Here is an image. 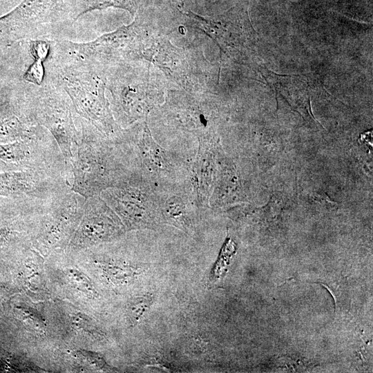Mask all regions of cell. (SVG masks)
I'll use <instances>...</instances> for the list:
<instances>
[{"instance_id": "6da1fadb", "label": "cell", "mask_w": 373, "mask_h": 373, "mask_svg": "<svg viewBox=\"0 0 373 373\" xmlns=\"http://www.w3.org/2000/svg\"><path fill=\"white\" fill-rule=\"evenodd\" d=\"M79 140L72 165L70 189L87 198L99 195L133 171L119 136L109 137L79 119Z\"/></svg>"}, {"instance_id": "7a4b0ae2", "label": "cell", "mask_w": 373, "mask_h": 373, "mask_svg": "<svg viewBox=\"0 0 373 373\" xmlns=\"http://www.w3.org/2000/svg\"><path fill=\"white\" fill-rule=\"evenodd\" d=\"M104 68L86 61L50 59L45 77L66 92L81 118L104 135L115 138L122 128L105 95Z\"/></svg>"}, {"instance_id": "3957f363", "label": "cell", "mask_w": 373, "mask_h": 373, "mask_svg": "<svg viewBox=\"0 0 373 373\" xmlns=\"http://www.w3.org/2000/svg\"><path fill=\"white\" fill-rule=\"evenodd\" d=\"M21 90L30 115L52 135L71 173L79 130L75 124V111L68 96L60 86L46 77L39 86L23 81L21 83Z\"/></svg>"}, {"instance_id": "277c9868", "label": "cell", "mask_w": 373, "mask_h": 373, "mask_svg": "<svg viewBox=\"0 0 373 373\" xmlns=\"http://www.w3.org/2000/svg\"><path fill=\"white\" fill-rule=\"evenodd\" d=\"M121 138L128 150L133 170L152 183L160 192L185 186L189 167L154 140L146 119L123 129Z\"/></svg>"}, {"instance_id": "5b68a950", "label": "cell", "mask_w": 373, "mask_h": 373, "mask_svg": "<svg viewBox=\"0 0 373 373\" xmlns=\"http://www.w3.org/2000/svg\"><path fill=\"white\" fill-rule=\"evenodd\" d=\"M73 23L72 0H21L0 16V45L21 40L57 39L62 23Z\"/></svg>"}, {"instance_id": "8992f818", "label": "cell", "mask_w": 373, "mask_h": 373, "mask_svg": "<svg viewBox=\"0 0 373 373\" xmlns=\"http://www.w3.org/2000/svg\"><path fill=\"white\" fill-rule=\"evenodd\" d=\"M99 195L128 229L154 228L162 222L160 192L136 171Z\"/></svg>"}, {"instance_id": "52a82bcc", "label": "cell", "mask_w": 373, "mask_h": 373, "mask_svg": "<svg viewBox=\"0 0 373 373\" xmlns=\"http://www.w3.org/2000/svg\"><path fill=\"white\" fill-rule=\"evenodd\" d=\"M31 169L71 175L57 143L47 130L36 137L0 144V172Z\"/></svg>"}, {"instance_id": "ba28073f", "label": "cell", "mask_w": 373, "mask_h": 373, "mask_svg": "<svg viewBox=\"0 0 373 373\" xmlns=\"http://www.w3.org/2000/svg\"><path fill=\"white\" fill-rule=\"evenodd\" d=\"M69 182L66 174L50 170L0 172V198L48 200L70 188Z\"/></svg>"}, {"instance_id": "9c48e42d", "label": "cell", "mask_w": 373, "mask_h": 373, "mask_svg": "<svg viewBox=\"0 0 373 373\" xmlns=\"http://www.w3.org/2000/svg\"><path fill=\"white\" fill-rule=\"evenodd\" d=\"M197 155L189 167L185 189L199 208L209 206L217 169L219 144L211 132L198 137Z\"/></svg>"}, {"instance_id": "30bf717a", "label": "cell", "mask_w": 373, "mask_h": 373, "mask_svg": "<svg viewBox=\"0 0 373 373\" xmlns=\"http://www.w3.org/2000/svg\"><path fill=\"white\" fill-rule=\"evenodd\" d=\"M81 219L73 242L75 245L108 241L124 231L117 215L99 195L86 198Z\"/></svg>"}, {"instance_id": "8fae6325", "label": "cell", "mask_w": 373, "mask_h": 373, "mask_svg": "<svg viewBox=\"0 0 373 373\" xmlns=\"http://www.w3.org/2000/svg\"><path fill=\"white\" fill-rule=\"evenodd\" d=\"M197 28L202 30L220 49L240 50L254 39V29L247 14L241 11L229 12L213 17H202L193 12L187 14Z\"/></svg>"}, {"instance_id": "7c38bea8", "label": "cell", "mask_w": 373, "mask_h": 373, "mask_svg": "<svg viewBox=\"0 0 373 373\" xmlns=\"http://www.w3.org/2000/svg\"><path fill=\"white\" fill-rule=\"evenodd\" d=\"M109 88L115 117L123 124H132L146 119L157 103L155 97L146 93L145 87L130 81L124 75L113 78Z\"/></svg>"}, {"instance_id": "4fadbf2b", "label": "cell", "mask_w": 373, "mask_h": 373, "mask_svg": "<svg viewBox=\"0 0 373 373\" xmlns=\"http://www.w3.org/2000/svg\"><path fill=\"white\" fill-rule=\"evenodd\" d=\"M19 86L14 103L0 113V144L36 137L46 131L30 115Z\"/></svg>"}, {"instance_id": "5bb4252c", "label": "cell", "mask_w": 373, "mask_h": 373, "mask_svg": "<svg viewBox=\"0 0 373 373\" xmlns=\"http://www.w3.org/2000/svg\"><path fill=\"white\" fill-rule=\"evenodd\" d=\"M198 208L185 187L160 192L162 222L185 231H191L195 225Z\"/></svg>"}, {"instance_id": "9a60e30c", "label": "cell", "mask_w": 373, "mask_h": 373, "mask_svg": "<svg viewBox=\"0 0 373 373\" xmlns=\"http://www.w3.org/2000/svg\"><path fill=\"white\" fill-rule=\"evenodd\" d=\"M169 122L175 127L194 133L198 137L207 130L209 118L204 108L193 99H169L164 107Z\"/></svg>"}, {"instance_id": "2e32d148", "label": "cell", "mask_w": 373, "mask_h": 373, "mask_svg": "<svg viewBox=\"0 0 373 373\" xmlns=\"http://www.w3.org/2000/svg\"><path fill=\"white\" fill-rule=\"evenodd\" d=\"M109 7L122 8L133 14L137 10V0H72L74 21L88 12Z\"/></svg>"}, {"instance_id": "e0dca14e", "label": "cell", "mask_w": 373, "mask_h": 373, "mask_svg": "<svg viewBox=\"0 0 373 373\" xmlns=\"http://www.w3.org/2000/svg\"><path fill=\"white\" fill-rule=\"evenodd\" d=\"M151 303L152 296L149 295L137 297L130 303L128 307V318L131 325H136L142 319Z\"/></svg>"}, {"instance_id": "ac0fdd59", "label": "cell", "mask_w": 373, "mask_h": 373, "mask_svg": "<svg viewBox=\"0 0 373 373\" xmlns=\"http://www.w3.org/2000/svg\"><path fill=\"white\" fill-rule=\"evenodd\" d=\"M44 62L40 59H34L33 62L26 69L23 80L28 84L39 86L46 77Z\"/></svg>"}, {"instance_id": "d6986e66", "label": "cell", "mask_w": 373, "mask_h": 373, "mask_svg": "<svg viewBox=\"0 0 373 373\" xmlns=\"http://www.w3.org/2000/svg\"><path fill=\"white\" fill-rule=\"evenodd\" d=\"M51 51V41L46 39L30 40V52L33 59L45 62Z\"/></svg>"}, {"instance_id": "ffe728a7", "label": "cell", "mask_w": 373, "mask_h": 373, "mask_svg": "<svg viewBox=\"0 0 373 373\" xmlns=\"http://www.w3.org/2000/svg\"><path fill=\"white\" fill-rule=\"evenodd\" d=\"M69 277L70 281L81 291L90 296L95 293L92 284L82 273L76 269H72L69 271Z\"/></svg>"}, {"instance_id": "44dd1931", "label": "cell", "mask_w": 373, "mask_h": 373, "mask_svg": "<svg viewBox=\"0 0 373 373\" xmlns=\"http://www.w3.org/2000/svg\"><path fill=\"white\" fill-rule=\"evenodd\" d=\"M17 88L8 86L0 80V113L9 108L15 102Z\"/></svg>"}, {"instance_id": "7402d4cb", "label": "cell", "mask_w": 373, "mask_h": 373, "mask_svg": "<svg viewBox=\"0 0 373 373\" xmlns=\"http://www.w3.org/2000/svg\"><path fill=\"white\" fill-rule=\"evenodd\" d=\"M82 358L91 365L101 370H108V366L102 356L97 353L87 350H79L77 352Z\"/></svg>"}, {"instance_id": "603a6c76", "label": "cell", "mask_w": 373, "mask_h": 373, "mask_svg": "<svg viewBox=\"0 0 373 373\" xmlns=\"http://www.w3.org/2000/svg\"><path fill=\"white\" fill-rule=\"evenodd\" d=\"M16 232L6 226L0 227V249L6 246Z\"/></svg>"}, {"instance_id": "cb8c5ba5", "label": "cell", "mask_w": 373, "mask_h": 373, "mask_svg": "<svg viewBox=\"0 0 373 373\" xmlns=\"http://www.w3.org/2000/svg\"><path fill=\"white\" fill-rule=\"evenodd\" d=\"M173 1L178 2L179 3H182V0H173Z\"/></svg>"}]
</instances>
